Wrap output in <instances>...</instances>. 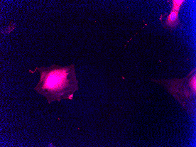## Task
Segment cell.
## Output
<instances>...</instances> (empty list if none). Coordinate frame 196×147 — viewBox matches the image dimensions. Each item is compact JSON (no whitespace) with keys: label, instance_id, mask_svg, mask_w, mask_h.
Returning a JSON list of instances; mask_svg holds the SVG:
<instances>
[{"label":"cell","instance_id":"1","mask_svg":"<svg viewBox=\"0 0 196 147\" xmlns=\"http://www.w3.org/2000/svg\"><path fill=\"white\" fill-rule=\"evenodd\" d=\"M36 68L40 73V83L48 100L72 99L73 94L78 89L74 65L62 67L54 64Z\"/></svg>","mask_w":196,"mask_h":147},{"label":"cell","instance_id":"2","mask_svg":"<svg viewBox=\"0 0 196 147\" xmlns=\"http://www.w3.org/2000/svg\"><path fill=\"white\" fill-rule=\"evenodd\" d=\"M152 80L164 86L185 109L190 114L192 113L193 101L196 95L195 69L182 79Z\"/></svg>","mask_w":196,"mask_h":147},{"label":"cell","instance_id":"3","mask_svg":"<svg viewBox=\"0 0 196 147\" xmlns=\"http://www.w3.org/2000/svg\"><path fill=\"white\" fill-rule=\"evenodd\" d=\"M178 11L172 9L165 22V24L171 28L175 27L179 24L178 18Z\"/></svg>","mask_w":196,"mask_h":147},{"label":"cell","instance_id":"4","mask_svg":"<svg viewBox=\"0 0 196 147\" xmlns=\"http://www.w3.org/2000/svg\"><path fill=\"white\" fill-rule=\"evenodd\" d=\"M184 0H173V7L172 9L178 11L180 7Z\"/></svg>","mask_w":196,"mask_h":147},{"label":"cell","instance_id":"5","mask_svg":"<svg viewBox=\"0 0 196 147\" xmlns=\"http://www.w3.org/2000/svg\"><path fill=\"white\" fill-rule=\"evenodd\" d=\"M121 76L122 79H123L124 80V79H126V78H125L124 77H123L122 75H121Z\"/></svg>","mask_w":196,"mask_h":147},{"label":"cell","instance_id":"6","mask_svg":"<svg viewBox=\"0 0 196 147\" xmlns=\"http://www.w3.org/2000/svg\"><path fill=\"white\" fill-rule=\"evenodd\" d=\"M126 45H124V46H126Z\"/></svg>","mask_w":196,"mask_h":147}]
</instances>
